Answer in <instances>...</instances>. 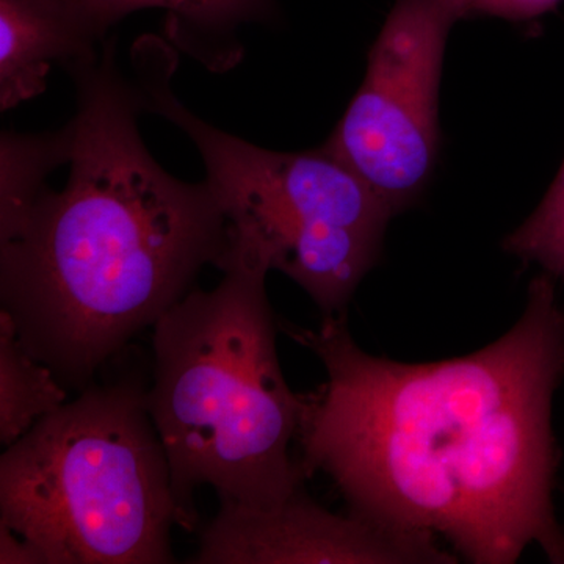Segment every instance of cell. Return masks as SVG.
<instances>
[{
	"instance_id": "3",
	"label": "cell",
	"mask_w": 564,
	"mask_h": 564,
	"mask_svg": "<svg viewBox=\"0 0 564 564\" xmlns=\"http://www.w3.org/2000/svg\"><path fill=\"white\" fill-rule=\"evenodd\" d=\"M212 291L193 289L152 326L148 408L188 510L209 485L218 500L269 507L303 488L292 458L306 395L292 391L276 350L262 245L234 229Z\"/></svg>"
},
{
	"instance_id": "6",
	"label": "cell",
	"mask_w": 564,
	"mask_h": 564,
	"mask_svg": "<svg viewBox=\"0 0 564 564\" xmlns=\"http://www.w3.org/2000/svg\"><path fill=\"white\" fill-rule=\"evenodd\" d=\"M459 0H397L361 87L325 143L392 212L413 206L440 155V85Z\"/></svg>"
},
{
	"instance_id": "7",
	"label": "cell",
	"mask_w": 564,
	"mask_h": 564,
	"mask_svg": "<svg viewBox=\"0 0 564 564\" xmlns=\"http://www.w3.org/2000/svg\"><path fill=\"white\" fill-rule=\"evenodd\" d=\"M437 536L340 516L303 488L269 507L220 500L199 536L195 564H454Z\"/></svg>"
},
{
	"instance_id": "9",
	"label": "cell",
	"mask_w": 564,
	"mask_h": 564,
	"mask_svg": "<svg viewBox=\"0 0 564 564\" xmlns=\"http://www.w3.org/2000/svg\"><path fill=\"white\" fill-rule=\"evenodd\" d=\"M65 403V386L22 345L10 315L0 310V443L10 447Z\"/></svg>"
},
{
	"instance_id": "13",
	"label": "cell",
	"mask_w": 564,
	"mask_h": 564,
	"mask_svg": "<svg viewBox=\"0 0 564 564\" xmlns=\"http://www.w3.org/2000/svg\"><path fill=\"white\" fill-rule=\"evenodd\" d=\"M0 564H41L39 555L21 538L0 525Z\"/></svg>"
},
{
	"instance_id": "4",
	"label": "cell",
	"mask_w": 564,
	"mask_h": 564,
	"mask_svg": "<svg viewBox=\"0 0 564 564\" xmlns=\"http://www.w3.org/2000/svg\"><path fill=\"white\" fill-rule=\"evenodd\" d=\"M148 389L88 386L0 458V525L41 564H170L173 527L195 529L174 491Z\"/></svg>"
},
{
	"instance_id": "10",
	"label": "cell",
	"mask_w": 564,
	"mask_h": 564,
	"mask_svg": "<svg viewBox=\"0 0 564 564\" xmlns=\"http://www.w3.org/2000/svg\"><path fill=\"white\" fill-rule=\"evenodd\" d=\"M74 3L96 39L102 41L111 24L141 9L158 7L195 29L223 31L267 13L270 0H74Z\"/></svg>"
},
{
	"instance_id": "11",
	"label": "cell",
	"mask_w": 564,
	"mask_h": 564,
	"mask_svg": "<svg viewBox=\"0 0 564 564\" xmlns=\"http://www.w3.org/2000/svg\"><path fill=\"white\" fill-rule=\"evenodd\" d=\"M503 248L536 263L554 280H564V162L543 202L505 239Z\"/></svg>"
},
{
	"instance_id": "1",
	"label": "cell",
	"mask_w": 564,
	"mask_h": 564,
	"mask_svg": "<svg viewBox=\"0 0 564 564\" xmlns=\"http://www.w3.org/2000/svg\"><path fill=\"white\" fill-rule=\"evenodd\" d=\"M288 333L328 375L306 395L304 469L329 475L351 513L443 536L474 564H513L530 545L564 564L552 432L564 311L554 278H534L513 328L462 358L370 355L345 315Z\"/></svg>"
},
{
	"instance_id": "5",
	"label": "cell",
	"mask_w": 564,
	"mask_h": 564,
	"mask_svg": "<svg viewBox=\"0 0 564 564\" xmlns=\"http://www.w3.org/2000/svg\"><path fill=\"white\" fill-rule=\"evenodd\" d=\"M140 99L191 137L232 228L258 240L325 317L345 315L393 217L380 196L325 148L263 150L199 120L158 80Z\"/></svg>"
},
{
	"instance_id": "12",
	"label": "cell",
	"mask_w": 564,
	"mask_h": 564,
	"mask_svg": "<svg viewBox=\"0 0 564 564\" xmlns=\"http://www.w3.org/2000/svg\"><path fill=\"white\" fill-rule=\"evenodd\" d=\"M560 0H459L466 17L486 14L511 21L534 20L555 9Z\"/></svg>"
},
{
	"instance_id": "2",
	"label": "cell",
	"mask_w": 564,
	"mask_h": 564,
	"mask_svg": "<svg viewBox=\"0 0 564 564\" xmlns=\"http://www.w3.org/2000/svg\"><path fill=\"white\" fill-rule=\"evenodd\" d=\"M79 109L66 133L68 181L47 176L62 133L3 135L0 302L22 345L82 389L133 337L221 269L234 229L210 185L170 176L137 128L133 91L109 47L70 68Z\"/></svg>"
},
{
	"instance_id": "8",
	"label": "cell",
	"mask_w": 564,
	"mask_h": 564,
	"mask_svg": "<svg viewBox=\"0 0 564 564\" xmlns=\"http://www.w3.org/2000/svg\"><path fill=\"white\" fill-rule=\"evenodd\" d=\"M98 43L74 0H0L2 110L41 95L52 63L93 61Z\"/></svg>"
}]
</instances>
